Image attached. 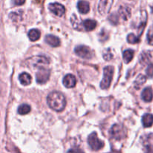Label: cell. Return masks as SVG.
Returning <instances> with one entry per match:
<instances>
[{
	"mask_svg": "<svg viewBox=\"0 0 153 153\" xmlns=\"http://www.w3.org/2000/svg\"><path fill=\"white\" fill-rule=\"evenodd\" d=\"M146 73L149 77H153V64H149L147 67L146 70Z\"/></svg>",
	"mask_w": 153,
	"mask_h": 153,
	"instance_id": "484cf974",
	"label": "cell"
},
{
	"mask_svg": "<svg viewBox=\"0 0 153 153\" xmlns=\"http://www.w3.org/2000/svg\"><path fill=\"white\" fill-rule=\"evenodd\" d=\"M47 103L49 107L55 111H61L66 106V99L61 93L52 92L48 95Z\"/></svg>",
	"mask_w": 153,
	"mask_h": 153,
	"instance_id": "6da1fadb",
	"label": "cell"
},
{
	"mask_svg": "<svg viewBox=\"0 0 153 153\" xmlns=\"http://www.w3.org/2000/svg\"><path fill=\"white\" fill-rule=\"evenodd\" d=\"M142 99L145 102H151L153 99V92L151 88H146L142 92Z\"/></svg>",
	"mask_w": 153,
	"mask_h": 153,
	"instance_id": "5bb4252c",
	"label": "cell"
},
{
	"mask_svg": "<svg viewBox=\"0 0 153 153\" xmlns=\"http://www.w3.org/2000/svg\"><path fill=\"white\" fill-rule=\"evenodd\" d=\"M49 9L52 13L58 16H62L65 13V7L59 3H51L49 4Z\"/></svg>",
	"mask_w": 153,
	"mask_h": 153,
	"instance_id": "9c48e42d",
	"label": "cell"
},
{
	"mask_svg": "<svg viewBox=\"0 0 153 153\" xmlns=\"http://www.w3.org/2000/svg\"><path fill=\"white\" fill-rule=\"evenodd\" d=\"M123 59L126 64L129 63L131 60L133 59V57H134V51L131 50V49H127L125 52H123Z\"/></svg>",
	"mask_w": 153,
	"mask_h": 153,
	"instance_id": "44dd1931",
	"label": "cell"
},
{
	"mask_svg": "<svg viewBox=\"0 0 153 153\" xmlns=\"http://www.w3.org/2000/svg\"><path fill=\"white\" fill-rule=\"evenodd\" d=\"M28 38L30 39L31 41H37L40 37V31L39 30L34 28V29H31L28 31Z\"/></svg>",
	"mask_w": 153,
	"mask_h": 153,
	"instance_id": "d6986e66",
	"label": "cell"
},
{
	"mask_svg": "<svg viewBox=\"0 0 153 153\" xmlns=\"http://www.w3.org/2000/svg\"><path fill=\"white\" fill-rule=\"evenodd\" d=\"M50 71L47 68H40L36 73V80L39 84H45L49 79Z\"/></svg>",
	"mask_w": 153,
	"mask_h": 153,
	"instance_id": "52a82bcc",
	"label": "cell"
},
{
	"mask_svg": "<svg viewBox=\"0 0 153 153\" xmlns=\"http://www.w3.org/2000/svg\"><path fill=\"white\" fill-rule=\"evenodd\" d=\"M78 9L81 13H88L90 10V4L88 1L80 0L78 2Z\"/></svg>",
	"mask_w": 153,
	"mask_h": 153,
	"instance_id": "4fadbf2b",
	"label": "cell"
},
{
	"mask_svg": "<svg viewBox=\"0 0 153 153\" xmlns=\"http://www.w3.org/2000/svg\"><path fill=\"white\" fill-rule=\"evenodd\" d=\"M110 153H118V152H110Z\"/></svg>",
	"mask_w": 153,
	"mask_h": 153,
	"instance_id": "1f68e13d",
	"label": "cell"
},
{
	"mask_svg": "<svg viewBox=\"0 0 153 153\" xmlns=\"http://www.w3.org/2000/svg\"><path fill=\"white\" fill-rule=\"evenodd\" d=\"M67 153H85L81 149L79 148H75V149H71L67 152Z\"/></svg>",
	"mask_w": 153,
	"mask_h": 153,
	"instance_id": "83f0119b",
	"label": "cell"
},
{
	"mask_svg": "<svg viewBox=\"0 0 153 153\" xmlns=\"http://www.w3.org/2000/svg\"><path fill=\"white\" fill-rule=\"evenodd\" d=\"M109 19H110L111 22H112V23H114V24H117L118 22V16H117L116 14H112L111 15L110 17H109Z\"/></svg>",
	"mask_w": 153,
	"mask_h": 153,
	"instance_id": "4316f807",
	"label": "cell"
},
{
	"mask_svg": "<svg viewBox=\"0 0 153 153\" xmlns=\"http://www.w3.org/2000/svg\"><path fill=\"white\" fill-rule=\"evenodd\" d=\"M15 5H22L25 3V0H12Z\"/></svg>",
	"mask_w": 153,
	"mask_h": 153,
	"instance_id": "f1b7e54d",
	"label": "cell"
},
{
	"mask_svg": "<svg viewBox=\"0 0 153 153\" xmlns=\"http://www.w3.org/2000/svg\"><path fill=\"white\" fill-rule=\"evenodd\" d=\"M146 76H143V75H139V76H137V79H136L135 82H134V88L137 90H139L142 86H143V84L146 82Z\"/></svg>",
	"mask_w": 153,
	"mask_h": 153,
	"instance_id": "ffe728a7",
	"label": "cell"
},
{
	"mask_svg": "<svg viewBox=\"0 0 153 153\" xmlns=\"http://www.w3.org/2000/svg\"><path fill=\"white\" fill-rule=\"evenodd\" d=\"M119 14L124 20H127L131 16V9L128 6H121L119 9Z\"/></svg>",
	"mask_w": 153,
	"mask_h": 153,
	"instance_id": "7c38bea8",
	"label": "cell"
},
{
	"mask_svg": "<svg viewBox=\"0 0 153 153\" xmlns=\"http://www.w3.org/2000/svg\"><path fill=\"white\" fill-rule=\"evenodd\" d=\"M19 80L23 85H28L31 84V76L27 73H22L19 76Z\"/></svg>",
	"mask_w": 153,
	"mask_h": 153,
	"instance_id": "e0dca14e",
	"label": "cell"
},
{
	"mask_svg": "<svg viewBox=\"0 0 153 153\" xmlns=\"http://www.w3.org/2000/svg\"><path fill=\"white\" fill-rule=\"evenodd\" d=\"M142 123L144 127H150L153 124V115L151 114H146L142 117Z\"/></svg>",
	"mask_w": 153,
	"mask_h": 153,
	"instance_id": "ac0fdd59",
	"label": "cell"
},
{
	"mask_svg": "<svg viewBox=\"0 0 153 153\" xmlns=\"http://www.w3.org/2000/svg\"><path fill=\"white\" fill-rule=\"evenodd\" d=\"M114 74V68L112 67H106L104 68L103 72V79L100 84V88L102 89H108L110 87Z\"/></svg>",
	"mask_w": 153,
	"mask_h": 153,
	"instance_id": "3957f363",
	"label": "cell"
},
{
	"mask_svg": "<svg viewBox=\"0 0 153 153\" xmlns=\"http://www.w3.org/2000/svg\"><path fill=\"white\" fill-rule=\"evenodd\" d=\"M144 143L146 153H153V134L148 135L146 140Z\"/></svg>",
	"mask_w": 153,
	"mask_h": 153,
	"instance_id": "9a60e30c",
	"label": "cell"
},
{
	"mask_svg": "<svg viewBox=\"0 0 153 153\" xmlns=\"http://www.w3.org/2000/svg\"><path fill=\"white\" fill-rule=\"evenodd\" d=\"M103 57H104L105 61H110V60H111V58H113V54L111 52L110 49H108L105 51L104 54H103Z\"/></svg>",
	"mask_w": 153,
	"mask_h": 153,
	"instance_id": "d4e9b609",
	"label": "cell"
},
{
	"mask_svg": "<svg viewBox=\"0 0 153 153\" xmlns=\"http://www.w3.org/2000/svg\"><path fill=\"white\" fill-rule=\"evenodd\" d=\"M152 13H153V6L152 7Z\"/></svg>",
	"mask_w": 153,
	"mask_h": 153,
	"instance_id": "4dcf8cb0",
	"label": "cell"
},
{
	"mask_svg": "<svg viewBox=\"0 0 153 153\" xmlns=\"http://www.w3.org/2000/svg\"><path fill=\"white\" fill-rule=\"evenodd\" d=\"M34 1H35L36 3H38V4H41V3H43V0H34Z\"/></svg>",
	"mask_w": 153,
	"mask_h": 153,
	"instance_id": "f546056e",
	"label": "cell"
},
{
	"mask_svg": "<svg viewBox=\"0 0 153 153\" xmlns=\"http://www.w3.org/2000/svg\"><path fill=\"white\" fill-rule=\"evenodd\" d=\"M27 62H28V65H30V67L40 69L43 68L45 66H47L49 64V58L43 55H37V56H34L31 58H28Z\"/></svg>",
	"mask_w": 153,
	"mask_h": 153,
	"instance_id": "7a4b0ae2",
	"label": "cell"
},
{
	"mask_svg": "<svg viewBox=\"0 0 153 153\" xmlns=\"http://www.w3.org/2000/svg\"><path fill=\"white\" fill-rule=\"evenodd\" d=\"M88 142L90 147L93 150L98 151L104 146V142L100 140V139H99V137H97V133L95 132H93L92 134H90L88 139Z\"/></svg>",
	"mask_w": 153,
	"mask_h": 153,
	"instance_id": "277c9868",
	"label": "cell"
},
{
	"mask_svg": "<svg viewBox=\"0 0 153 153\" xmlns=\"http://www.w3.org/2000/svg\"><path fill=\"white\" fill-rule=\"evenodd\" d=\"M63 83L67 88H74L76 85V79L73 75L67 74L63 79Z\"/></svg>",
	"mask_w": 153,
	"mask_h": 153,
	"instance_id": "30bf717a",
	"label": "cell"
},
{
	"mask_svg": "<svg viewBox=\"0 0 153 153\" xmlns=\"http://www.w3.org/2000/svg\"><path fill=\"white\" fill-rule=\"evenodd\" d=\"M110 134L115 140H121L126 137V131L122 126L115 124L111 128Z\"/></svg>",
	"mask_w": 153,
	"mask_h": 153,
	"instance_id": "8992f818",
	"label": "cell"
},
{
	"mask_svg": "<svg viewBox=\"0 0 153 153\" xmlns=\"http://www.w3.org/2000/svg\"><path fill=\"white\" fill-rule=\"evenodd\" d=\"M147 41L150 45H153V25L149 28L147 33Z\"/></svg>",
	"mask_w": 153,
	"mask_h": 153,
	"instance_id": "cb8c5ba5",
	"label": "cell"
},
{
	"mask_svg": "<svg viewBox=\"0 0 153 153\" xmlns=\"http://www.w3.org/2000/svg\"><path fill=\"white\" fill-rule=\"evenodd\" d=\"M97 23L94 19H86L83 22V27L86 31H93L97 27Z\"/></svg>",
	"mask_w": 153,
	"mask_h": 153,
	"instance_id": "2e32d148",
	"label": "cell"
},
{
	"mask_svg": "<svg viewBox=\"0 0 153 153\" xmlns=\"http://www.w3.org/2000/svg\"><path fill=\"white\" fill-rule=\"evenodd\" d=\"M45 41L46 43H48L50 46H53V47H57L60 45V40L58 37L56 36L52 35V34H49L46 35L45 37Z\"/></svg>",
	"mask_w": 153,
	"mask_h": 153,
	"instance_id": "8fae6325",
	"label": "cell"
},
{
	"mask_svg": "<svg viewBox=\"0 0 153 153\" xmlns=\"http://www.w3.org/2000/svg\"><path fill=\"white\" fill-rule=\"evenodd\" d=\"M75 52L78 56L85 59H91L94 56V52L86 46H78L75 49Z\"/></svg>",
	"mask_w": 153,
	"mask_h": 153,
	"instance_id": "5b68a950",
	"label": "cell"
},
{
	"mask_svg": "<svg viewBox=\"0 0 153 153\" xmlns=\"http://www.w3.org/2000/svg\"><path fill=\"white\" fill-rule=\"evenodd\" d=\"M112 3H113V0H100L98 7V10L100 14H107L111 7Z\"/></svg>",
	"mask_w": 153,
	"mask_h": 153,
	"instance_id": "ba28073f",
	"label": "cell"
},
{
	"mask_svg": "<svg viewBox=\"0 0 153 153\" xmlns=\"http://www.w3.org/2000/svg\"><path fill=\"white\" fill-rule=\"evenodd\" d=\"M127 40L129 43L131 44H135V43H139L140 42V38L138 37H137L136 35H134V34H129L127 37Z\"/></svg>",
	"mask_w": 153,
	"mask_h": 153,
	"instance_id": "603a6c76",
	"label": "cell"
},
{
	"mask_svg": "<svg viewBox=\"0 0 153 153\" xmlns=\"http://www.w3.org/2000/svg\"><path fill=\"white\" fill-rule=\"evenodd\" d=\"M30 111H31V107L27 104L21 105L18 108V113H19V114H27L28 113H29Z\"/></svg>",
	"mask_w": 153,
	"mask_h": 153,
	"instance_id": "7402d4cb",
	"label": "cell"
}]
</instances>
